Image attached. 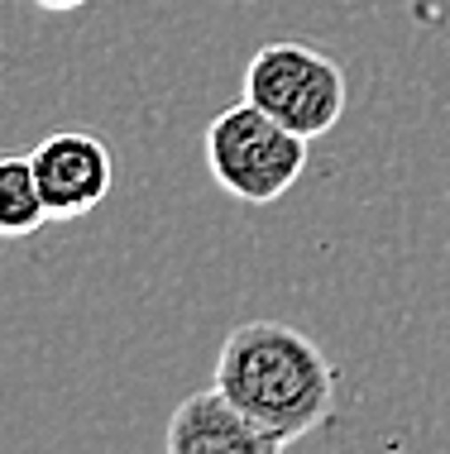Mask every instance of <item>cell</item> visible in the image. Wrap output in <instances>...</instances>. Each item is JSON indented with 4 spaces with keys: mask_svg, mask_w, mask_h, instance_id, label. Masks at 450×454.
Returning <instances> with one entry per match:
<instances>
[{
    "mask_svg": "<svg viewBox=\"0 0 450 454\" xmlns=\"http://www.w3.org/2000/svg\"><path fill=\"white\" fill-rule=\"evenodd\" d=\"M39 10H48V15H63V10H82L87 0H34Z\"/></svg>",
    "mask_w": 450,
    "mask_h": 454,
    "instance_id": "7",
    "label": "cell"
},
{
    "mask_svg": "<svg viewBox=\"0 0 450 454\" xmlns=\"http://www.w3.org/2000/svg\"><path fill=\"white\" fill-rule=\"evenodd\" d=\"M216 383L278 440H302L336 407V368L297 325L245 321L216 354Z\"/></svg>",
    "mask_w": 450,
    "mask_h": 454,
    "instance_id": "1",
    "label": "cell"
},
{
    "mask_svg": "<svg viewBox=\"0 0 450 454\" xmlns=\"http://www.w3.org/2000/svg\"><path fill=\"white\" fill-rule=\"evenodd\" d=\"M163 450L168 454H278L288 450V440L264 431L221 383H211L178 402V411L168 416Z\"/></svg>",
    "mask_w": 450,
    "mask_h": 454,
    "instance_id": "5",
    "label": "cell"
},
{
    "mask_svg": "<svg viewBox=\"0 0 450 454\" xmlns=\"http://www.w3.org/2000/svg\"><path fill=\"white\" fill-rule=\"evenodd\" d=\"M312 139H302L288 125H278L269 110L254 101H235L216 110V120L201 134V158L216 187L245 206H269L297 187L307 173Z\"/></svg>",
    "mask_w": 450,
    "mask_h": 454,
    "instance_id": "2",
    "label": "cell"
},
{
    "mask_svg": "<svg viewBox=\"0 0 450 454\" xmlns=\"http://www.w3.org/2000/svg\"><path fill=\"white\" fill-rule=\"evenodd\" d=\"M245 101L269 110L278 125L302 139H321L340 125L350 106V82L336 58L297 39H273L249 58L245 67Z\"/></svg>",
    "mask_w": 450,
    "mask_h": 454,
    "instance_id": "3",
    "label": "cell"
},
{
    "mask_svg": "<svg viewBox=\"0 0 450 454\" xmlns=\"http://www.w3.org/2000/svg\"><path fill=\"white\" fill-rule=\"evenodd\" d=\"M34 177H39L43 206L53 220H82L111 196L115 182V158L106 149L101 134L87 129H58L34 144L29 153Z\"/></svg>",
    "mask_w": 450,
    "mask_h": 454,
    "instance_id": "4",
    "label": "cell"
},
{
    "mask_svg": "<svg viewBox=\"0 0 450 454\" xmlns=\"http://www.w3.org/2000/svg\"><path fill=\"white\" fill-rule=\"evenodd\" d=\"M48 206L29 158H0V239H29L48 225Z\"/></svg>",
    "mask_w": 450,
    "mask_h": 454,
    "instance_id": "6",
    "label": "cell"
}]
</instances>
